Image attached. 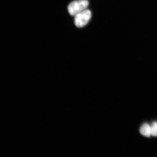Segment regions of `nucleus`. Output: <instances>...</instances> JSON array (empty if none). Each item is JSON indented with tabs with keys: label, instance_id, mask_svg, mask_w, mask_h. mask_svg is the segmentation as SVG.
<instances>
[{
	"label": "nucleus",
	"instance_id": "20e7f679",
	"mask_svg": "<svg viewBox=\"0 0 157 157\" xmlns=\"http://www.w3.org/2000/svg\"><path fill=\"white\" fill-rule=\"evenodd\" d=\"M151 134V136L154 137L157 136V122L154 121L150 125Z\"/></svg>",
	"mask_w": 157,
	"mask_h": 157
},
{
	"label": "nucleus",
	"instance_id": "7ed1b4c3",
	"mask_svg": "<svg viewBox=\"0 0 157 157\" xmlns=\"http://www.w3.org/2000/svg\"><path fill=\"white\" fill-rule=\"evenodd\" d=\"M140 132L143 136L148 137H150L151 136L150 125L148 123H144L140 127Z\"/></svg>",
	"mask_w": 157,
	"mask_h": 157
},
{
	"label": "nucleus",
	"instance_id": "f03ea898",
	"mask_svg": "<svg viewBox=\"0 0 157 157\" xmlns=\"http://www.w3.org/2000/svg\"><path fill=\"white\" fill-rule=\"evenodd\" d=\"M91 11L86 9L76 15L74 19L76 26L78 28L85 26L91 19Z\"/></svg>",
	"mask_w": 157,
	"mask_h": 157
},
{
	"label": "nucleus",
	"instance_id": "f257e3e1",
	"mask_svg": "<svg viewBox=\"0 0 157 157\" xmlns=\"http://www.w3.org/2000/svg\"><path fill=\"white\" fill-rule=\"evenodd\" d=\"M89 5L87 0H78L72 2L68 7V10L72 16H75L87 8Z\"/></svg>",
	"mask_w": 157,
	"mask_h": 157
}]
</instances>
